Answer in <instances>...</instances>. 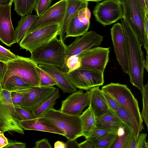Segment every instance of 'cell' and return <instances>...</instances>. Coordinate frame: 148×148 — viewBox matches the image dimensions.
Wrapping results in <instances>:
<instances>
[{
    "instance_id": "1",
    "label": "cell",
    "mask_w": 148,
    "mask_h": 148,
    "mask_svg": "<svg viewBox=\"0 0 148 148\" xmlns=\"http://www.w3.org/2000/svg\"><path fill=\"white\" fill-rule=\"evenodd\" d=\"M125 40L131 83L141 90L143 85L144 60L141 45L125 21L121 19Z\"/></svg>"
},
{
    "instance_id": "2",
    "label": "cell",
    "mask_w": 148,
    "mask_h": 148,
    "mask_svg": "<svg viewBox=\"0 0 148 148\" xmlns=\"http://www.w3.org/2000/svg\"><path fill=\"white\" fill-rule=\"evenodd\" d=\"M101 90L114 100L144 129L138 101L126 85L111 83L103 86Z\"/></svg>"
},
{
    "instance_id": "3",
    "label": "cell",
    "mask_w": 148,
    "mask_h": 148,
    "mask_svg": "<svg viewBox=\"0 0 148 148\" xmlns=\"http://www.w3.org/2000/svg\"><path fill=\"white\" fill-rule=\"evenodd\" d=\"M66 46L56 37L33 51L30 58L38 64L61 68L64 62Z\"/></svg>"
},
{
    "instance_id": "4",
    "label": "cell",
    "mask_w": 148,
    "mask_h": 148,
    "mask_svg": "<svg viewBox=\"0 0 148 148\" xmlns=\"http://www.w3.org/2000/svg\"><path fill=\"white\" fill-rule=\"evenodd\" d=\"M7 68L0 84L1 88L10 76L17 75L31 86H40L36 69L38 64L30 57L17 55L15 59L6 63Z\"/></svg>"
},
{
    "instance_id": "5",
    "label": "cell",
    "mask_w": 148,
    "mask_h": 148,
    "mask_svg": "<svg viewBox=\"0 0 148 148\" xmlns=\"http://www.w3.org/2000/svg\"><path fill=\"white\" fill-rule=\"evenodd\" d=\"M123 18L126 22L142 46H145L144 13L138 0H120Z\"/></svg>"
},
{
    "instance_id": "6",
    "label": "cell",
    "mask_w": 148,
    "mask_h": 148,
    "mask_svg": "<svg viewBox=\"0 0 148 148\" xmlns=\"http://www.w3.org/2000/svg\"><path fill=\"white\" fill-rule=\"evenodd\" d=\"M42 117L62 131L68 140L76 139L79 137L81 126L79 115L65 114L53 108Z\"/></svg>"
},
{
    "instance_id": "7",
    "label": "cell",
    "mask_w": 148,
    "mask_h": 148,
    "mask_svg": "<svg viewBox=\"0 0 148 148\" xmlns=\"http://www.w3.org/2000/svg\"><path fill=\"white\" fill-rule=\"evenodd\" d=\"M10 93L7 90L0 89V130L3 132L12 131L23 135L24 129L16 117Z\"/></svg>"
},
{
    "instance_id": "8",
    "label": "cell",
    "mask_w": 148,
    "mask_h": 148,
    "mask_svg": "<svg viewBox=\"0 0 148 148\" xmlns=\"http://www.w3.org/2000/svg\"><path fill=\"white\" fill-rule=\"evenodd\" d=\"M60 25L55 23L43 26L25 34L19 43L21 49L30 53L59 35Z\"/></svg>"
},
{
    "instance_id": "9",
    "label": "cell",
    "mask_w": 148,
    "mask_h": 148,
    "mask_svg": "<svg viewBox=\"0 0 148 148\" xmlns=\"http://www.w3.org/2000/svg\"><path fill=\"white\" fill-rule=\"evenodd\" d=\"M103 73L96 70L79 67L65 74L77 88L87 90L103 84Z\"/></svg>"
},
{
    "instance_id": "10",
    "label": "cell",
    "mask_w": 148,
    "mask_h": 148,
    "mask_svg": "<svg viewBox=\"0 0 148 148\" xmlns=\"http://www.w3.org/2000/svg\"><path fill=\"white\" fill-rule=\"evenodd\" d=\"M93 13L98 22L110 25L123 18L122 4L120 0H104L96 5Z\"/></svg>"
},
{
    "instance_id": "11",
    "label": "cell",
    "mask_w": 148,
    "mask_h": 148,
    "mask_svg": "<svg viewBox=\"0 0 148 148\" xmlns=\"http://www.w3.org/2000/svg\"><path fill=\"white\" fill-rule=\"evenodd\" d=\"M80 36L76 37L70 45L66 46L64 62L62 66L60 68L65 73L68 71L66 63L69 57L78 55L94 46L99 45L103 38L102 36L93 31L87 32Z\"/></svg>"
},
{
    "instance_id": "12",
    "label": "cell",
    "mask_w": 148,
    "mask_h": 148,
    "mask_svg": "<svg viewBox=\"0 0 148 148\" xmlns=\"http://www.w3.org/2000/svg\"><path fill=\"white\" fill-rule=\"evenodd\" d=\"M110 48L96 47L85 50L78 55L80 67L104 72L109 61Z\"/></svg>"
},
{
    "instance_id": "13",
    "label": "cell",
    "mask_w": 148,
    "mask_h": 148,
    "mask_svg": "<svg viewBox=\"0 0 148 148\" xmlns=\"http://www.w3.org/2000/svg\"><path fill=\"white\" fill-rule=\"evenodd\" d=\"M56 89L53 86H31L15 91L24 96V101L21 106L33 111L49 97Z\"/></svg>"
},
{
    "instance_id": "14",
    "label": "cell",
    "mask_w": 148,
    "mask_h": 148,
    "mask_svg": "<svg viewBox=\"0 0 148 148\" xmlns=\"http://www.w3.org/2000/svg\"><path fill=\"white\" fill-rule=\"evenodd\" d=\"M90 93L87 90L84 93L82 90L71 93L64 100L62 101L60 111L73 116L80 115L84 110L90 104Z\"/></svg>"
},
{
    "instance_id": "15",
    "label": "cell",
    "mask_w": 148,
    "mask_h": 148,
    "mask_svg": "<svg viewBox=\"0 0 148 148\" xmlns=\"http://www.w3.org/2000/svg\"><path fill=\"white\" fill-rule=\"evenodd\" d=\"M66 4V0H60L50 6L38 17L25 35L38 28L53 24H59L61 27L64 15Z\"/></svg>"
},
{
    "instance_id": "16",
    "label": "cell",
    "mask_w": 148,
    "mask_h": 148,
    "mask_svg": "<svg viewBox=\"0 0 148 148\" xmlns=\"http://www.w3.org/2000/svg\"><path fill=\"white\" fill-rule=\"evenodd\" d=\"M111 34L117 60L123 71L129 72L126 42L122 26L119 23L114 24L110 29Z\"/></svg>"
},
{
    "instance_id": "17",
    "label": "cell",
    "mask_w": 148,
    "mask_h": 148,
    "mask_svg": "<svg viewBox=\"0 0 148 148\" xmlns=\"http://www.w3.org/2000/svg\"><path fill=\"white\" fill-rule=\"evenodd\" d=\"M91 12L87 8L81 9L71 18L67 25L65 38L81 36L88 32L90 24Z\"/></svg>"
},
{
    "instance_id": "18",
    "label": "cell",
    "mask_w": 148,
    "mask_h": 148,
    "mask_svg": "<svg viewBox=\"0 0 148 148\" xmlns=\"http://www.w3.org/2000/svg\"><path fill=\"white\" fill-rule=\"evenodd\" d=\"M12 5H0V40L9 47L16 43L11 18Z\"/></svg>"
},
{
    "instance_id": "19",
    "label": "cell",
    "mask_w": 148,
    "mask_h": 148,
    "mask_svg": "<svg viewBox=\"0 0 148 148\" xmlns=\"http://www.w3.org/2000/svg\"><path fill=\"white\" fill-rule=\"evenodd\" d=\"M38 66L51 77L56 83V86L64 93H71L77 91V88L60 68L44 64H38Z\"/></svg>"
},
{
    "instance_id": "20",
    "label": "cell",
    "mask_w": 148,
    "mask_h": 148,
    "mask_svg": "<svg viewBox=\"0 0 148 148\" xmlns=\"http://www.w3.org/2000/svg\"><path fill=\"white\" fill-rule=\"evenodd\" d=\"M25 130H33L50 132L64 136V134L55 125L42 117L19 121Z\"/></svg>"
},
{
    "instance_id": "21",
    "label": "cell",
    "mask_w": 148,
    "mask_h": 148,
    "mask_svg": "<svg viewBox=\"0 0 148 148\" xmlns=\"http://www.w3.org/2000/svg\"><path fill=\"white\" fill-rule=\"evenodd\" d=\"M66 3L64 15L59 35V40L64 43L66 29L69 21L79 10L87 8L88 2L80 0H66Z\"/></svg>"
},
{
    "instance_id": "22",
    "label": "cell",
    "mask_w": 148,
    "mask_h": 148,
    "mask_svg": "<svg viewBox=\"0 0 148 148\" xmlns=\"http://www.w3.org/2000/svg\"><path fill=\"white\" fill-rule=\"evenodd\" d=\"M96 125L117 133L119 129L126 125L116 113L110 110L104 114L96 118Z\"/></svg>"
},
{
    "instance_id": "23",
    "label": "cell",
    "mask_w": 148,
    "mask_h": 148,
    "mask_svg": "<svg viewBox=\"0 0 148 148\" xmlns=\"http://www.w3.org/2000/svg\"><path fill=\"white\" fill-rule=\"evenodd\" d=\"M99 87H95L89 90L90 93L89 106L96 118L103 115L109 110L102 91Z\"/></svg>"
},
{
    "instance_id": "24",
    "label": "cell",
    "mask_w": 148,
    "mask_h": 148,
    "mask_svg": "<svg viewBox=\"0 0 148 148\" xmlns=\"http://www.w3.org/2000/svg\"><path fill=\"white\" fill-rule=\"evenodd\" d=\"M79 116L81 126L79 137L83 136L86 139L96 126V117L90 106Z\"/></svg>"
},
{
    "instance_id": "25",
    "label": "cell",
    "mask_w": 148,
    "mask_h": 148,
    "mask_svg": "<svg viewBox=\"0 0 148 148\" xmlns=\"http://www.w3.org/2000/svg\"><path fill=\"white\" fill-rule=\"evenodd\" d=\"M38 18L37 15L31 14L21 16L14 30L16 43L19 44L26 32Z\"/></svg>"
},
{
    "instance_id": "26",
    "label": "cell",
    "mask_w": 148,
    "mask_h": 148,
    "mask_svg": "<svg viewBox=\"0 0 148 148\" xmlns=\"http://www.w3.org/2000/svg\"><path fill=\"white\" fill-rule=\"evenodd\" d=\"M116 114L125 124L132 131L136 137L137 138L143 130L136 121L120 106Z\"/></svg>"
},
{
    "instance_id": "27",
    "label": "cell",
    "mask_w": 148,
    "mask_h": 148,
    "mask_svg": "<svg viewBox=\"0 0 148 148\" xmlns=\"http://www.w3.org/2000/svg\"><path fill=\"white\" fill-rule=\"evenodd\" d=\"M60 97L59 88L56 89L52 95L32 111L35 117H42L50 109L53 108L56 101Z\"/></svg>"
},
{
    "instance_id": "28",
    "label": "cell",
    "mask_w": 148,
    "mask_h": 148,
    "mask_svg": "<svg viewBox=\"0 0 148 148\" xmlns=\"http://www.w3.org/2000/svg\"><path fill=\"white\" fill-rule=\"evenodd\" d=\"M31 86L21 78L13 75L9 77L1 88L12 91L21 90Z\"/></svg>"
},
{
    "instance_id": "29",
    "label": "cell",
    "mask_w": 148,
    "mask_h": 148,
    "mask_svg": "<svg viewBox=\"0 0 148 148\" xmlns=\"http://www.w3.org/2000/svg\"><path fill=\"white\" fill-rule=\"evenodd\" d=\"M37 0H14V10L21 16L31 14Z\"/></svg>"
},
{
    "instance_id": "30",
    "label": "cell",
    "mask_w": 148,
    "mask_h": 148,
    "mask_svg": "<svg viewBox=\"0 0 148 148\" xmlns=\"http://www.w3.org/2000/svg\"><path fill=\"white\" fill-rule=\"evenodd\" d=\"M134 135L132 131L126 126L124 133L121 135H117V138L111 148H129Z\"/></svg>"
},
{
    "instance_id": "31",
    "label": "cell",
    "mask_w": 148,
    "mask_h": 148,
    "mask_svg": "<svg viewBox=\"0 0 148 148\" xmlns=\"http://www.w3.org/2000/svg\"><path fill=\"white\" fill-rule=\"evenodd\" d=\"M117 137V133H110L105 135L96 139L90 140L95 148H111Z\"/></svg>"
},
{
    "instance_id": "32",
    "label": "cell",
    "mask_w": 148,
    "mask_h": 148,
    "mask_svg": "<svg viewBox=\"0 0 148 148\" xmlns=\"http://www.w3.org/2000/svg\"><path fill=\"white\" fill-rule=\"evenodd\" d=\"M141 90L142 95L143 108L141 115L143 121L148 127V84L143 85Z\"/></svg>"
},
{
    "instance_id": "33",
    "label": "cell",
    "mask_w": 148,
    "mask_h": 148,
    "mask_svg": "<svg viewBox=\"0 0 148 148\" xmlns=\"http://www.w3.org/2000/svg\"><path fill=\"white\" fill-rule=\"evenodd\" d=\"M38 65L36 67L39 79L40 86H52L56 85V83L51 77L41 69Z\"/></svg>"
},
{
    "instance_id": "34",
    "label": "cell",
    "mask_w": 148,
    "mask_h": 148,
    "mask_svg": "<svg viewBox=\"0 0 148 148\" xmlns=\"http://www.w3.org/2000/svg\"><path fill=\"white\" fill-rule=\"evenodd\" d=\"M14 107L16 117L19 121L30 120L36 118L32 111L29 109L16 105H14Z\"/></svg>"
},
{
    "instance_id": "35",
    "label": "cell",
    "mask_w": 148,
    "mask_h": 148,
    "mask_svg": "<svg viewBox=\"0 0 148 148\" xmlns=\"http://www.w3.org/2000/svg\"><path fill=\"white\" fill-rule=\"evenodd\" d=\"M51 0H37L34 9L38 17L42 15L50 7Z\"/></svg>"
},
{
    "instance_id": "36",
    "label": "cell",
    "mask_w": 148,
    "mask_h": 148,
    "mask_svg": "<svg viewBox=\"0 0 148 148\" xmlns=\"http://www.w3.org/2000/svg\"><path fill=\"white\" fill-rule=\"evenodd\" d=\"M16 55L10 50L0 45V61L7 63L16 58Z\"/></svg>"
},
{
    "instance_id": "37",
    "label": "cell",
    "mask_w": 148,
    "mask_h": 148,
    "mask_svg": "<svg viewBox=\"0 0 148 148\" xmlns=\"http://www.w3.org/2000/svg\"><path fill=\"white\" fill-rule=\"evenodd\" d=\"M66 65L68 69V71L66 73L79 68L80 67V62L78 55H73L69 57L66 61Z\"/></svg>"
},
{
    "instance_id": "38",
    "label": "cell",
    "mask_w": 148,
    "mask_h": 148,
    "mask_svg": "<svg viewBox=\"0 0 148 148\" xmlns=\"http://www.w3.org/2000/svg\"><path fill=\"white\" fill-rule=\"evenodd\" d=\"M110 133H113L111 132L105 128L96 125L89 137L86 139L94 140L105 135Z\"/></svg>"
},
{
    "instance_id": "39",
    "label": "cell",
    "mask_w": 148,
    "mask_h": 148,
    "mask_svg": "<svg viewBox=\"0 0 148 148\" xmlns=\"http://www.w3.org/2000/svg\"><path fill=\"white\" fill-rule=\"evenodd\" d=\"M102 91L109 110L116 113L118 110L120 106L112 98L106 93Z\"/></svg>"
},
{
    "instance_id": "40",
    "label": "cell",
    "mask_w": 148,
    "mask_h": 148,
    "mask_svg": "<svg viewBox=\"0 0 148 148\" xmlns=\"http://www.w3.org/2000/svg\"><path fill=\"white\" fill-rule=\"evenodd\" d=\"M10 96L14 105L21 106L24 100V96L21 94L15 91H11Z\"/></svg>"
},
{
    "instance_id": "41",
    "label": "cell",
    "mask_w": 148,
    "mask_h": 148,
    "mask_svg": "<svg viewBox=\"0 0 148 148\" xmlns=\"http://www.w3.org/2000/svg\"><path fill=\"white\" fill-rule=\"evenodd\" d=\"M147 134L144 133L140 134L137 138L136 148H148L147 142H146Z\"/></svg>"
},
{
    "instance_id": "42",
    "label": "cell",
    "mask_w": 148,
    "mask_h": 148,
    "mask_svg": "<svg viewBox=\"0 0 148 148\" xmlns=\"http://www.w3.org/2000/svg\"><path fill=\"white\" fill-rule=\"evenodd\" d=\"M34 148H52V146L48 140L43 138L36 141L35 143Z\"/></svg>"
},
{
    "instance_id": "43",
    "label": "cell",
    "mask_w": 148,
    "mask_h": 148,
    "mask_svg": "<svg viewBox=\"0 0 148 148\" xmlns=\"http://www.w3.org/2000/svg\"><path fill=\"white\" fill-rule=\"evenodd\" d=\"M145 30V48L146 51L147 55H148V12L144 14Z\"/></svg>"
},
{
    "instance_id": "44",
    "label": "cell",
    "mask_w": 148,
    "mask_h": 148,
    "mask_svg": "<svg viewBox=\"0 0 148 148\" xmlns=\"http://www.w3.org/2000/svg\"><path fill=\"white\" fill-rule=\"evenodd\" d=\"M26 144L16 141L11 140L8 141V144L4 147L5 148H25Z\"/></svg>"
},
{
    "instance_id": "45",
    "label": "cell",
    "mask_w": 148,
    "mask_h": 148,
    "mask_svg": "<svg viewBox=\"0 0 148 148\" xmlns=\"http://www.w3.org/2000/svg\"><path fill=\"white\" fill-rule=\"evenodd\" d=\"M79 148H95L91 140H86L79 144Z\"/></svg>"
},
{
    "instance_id": "46",
    "label": "cell",
    "mask_w": 148,
    "mask_h": 148,
    "mask_svg": "<svg viewBox=\"0 0 148 148\" xmlns=\"http://www.w3.org/2000/svg\"><path fill=\"white\" fill-rule=\"evenodd\" d=\"M7 68L6 64L0 61V84L5 73Z\"/></svg>"
},
{
    "instance_id": "47",
    "label": "cell",
    "mask_w": 148,
    "mask_h": 148,
    "mask_svg": "<svg viewBox=\"0 0 148 148\" xmlns=\"http://www.w3.org/2000/svg\"><path fill=\"white\" fill-rule=\"evenodd\" d=\"M66 143V148H79V143L76 139L68 140Z\"/></svg>"
},
{
    "instance_id": "48",
    "label": "cell",
    "mask_w": 148,
    "mask_h": 148,
    "mask_svg": "<svg viewBox=\"0 0 148 148\" xmlns=\"http://www.w3.org/2000/svg\"><path fill=\"white\" fill-rule=\"evenodd\" d=\"M8 141L5 136L3 132L0 134V148H4L8 144Z\"/></svg>"
},
{
    "instance_id": "49",
    "label": "cell",
    "mask_w": 148,
    "mask_h": 148,
    "mask_svg": "<svg viewBox=\"0 0 148 148\" xmlns=\"http://www.w3.org/2000/svg\"><path fill=\"white\" fill-rule=\"evenodd\" d=\"M54 148H66V143L60 141H57L54 144Z\"/></svg>"
},
{
    "instance_id": "50",
    "label": "cell",
    "mask_w": 148,
    "mask_h": 148,
    "mask_svg": "<svg viewBox=\"0 0 148 148\" xmlns=\"http://www.w3.org/2000/svg\"><path fill=\"white\" fill-rule=\"evenodd\" d=\"M14 0H0V5L12 4Z\"/></svg>"
},
{
    "instance_id": "51",
    "label": "cell",
    "mask_w": 148,
    "mask_h": 148,
    "mask_svg": "<svg viewBox=\"0 0 148 148\" xmlns=\"http://www.w3.org/2000/svg\"><path fill=\"white\" fill-rule=\"evenodd\" d=\"M141 5L142 8L144 11V14L146 12H148V8L145 5L144 0H138Z\"/></svg>"
},
{
    "instance_id": "52",
    "label": "cell",
    "mask_w": 148,
    "mask_h": 148,
    "mask_svg": "<svg viewBox=\"0 0 148 148\" xmlns=\"http://www.w3.org/2000/svg\"><path fill=\"white\" fill-rule=\"evenodd\" d=\"M143 64L144 68H145L148 71V56H146V60H144L143 62Z\"/></svg>"
},
{
    "instance_id": "53",
    "label": "cell",
    "mask_w": 148,
    "mask_h": 148,
    "mask_svg": "<svg viewBox=\"0 0 148 148\" xmlns=\"http://www.w3.org/2000/svg\"><path fill=\"white\" fill-rule=\"evenodd\" d=\"M81 1H94V2H98L103 0H80Z\"/></svg>"
},
{
    "instance_id": "54",
    "label": "cell",
    "mask_w": 148,
    "mask_h": 148,
    "mask_svg": "<svg viewBox=\"0 0 148 148\" xmlns=\"http://www.w3.org/2000/svg\"><path fill=\"white\" fill-rule=\"evenodd\" d=\"M146 7L148 8V0H144Z\"/></svg>"
},
{
    "instance_id": "55",
    "label": "cell",
    "mask_w": 148,
    "mask_h": 148,
    "mask_svg": "<svg viewBox=\"0 0 148 148\" xmlns=\"http://www.w3.org/2000/svg\"><path fill=\"white\" fill-rule=\"evenodd\" d=\"M2 132L1 131V130H0V134H1V133L2 132Z\"/></svg>"
},
{
    "instance_id": "56",
    "label": "cell",
    "mask_w": 148,
    "mask_h": 148,
    "mask_svg": "<svg viewBox=\"0 0 148 148\" xmlns=\"http://www.w3.org/2000/svg\"><path fill=\"white\" fill-rule=\"evenodd\" d=\"M1 120H0V123H1Z\"/></svg>"
},
{
    "instance_id": "57",
    "label": "cell",
    "mask_w": 148,
    "mask_h": 148,
    "mask_svg": "<svg viewBox=\"0 0 148 148\" xmlns=\"http://www.w3.org/2000/svg\"><path fill=\"white\" fill-rule=\"evenodd\" d=\"M1 89V86H0V89Z\"/></svg>"
}]
</instances>
